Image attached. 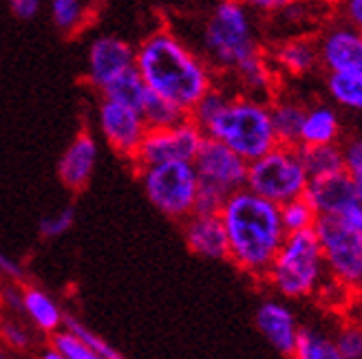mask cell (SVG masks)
<instances>
[{"label": "cell", "mask_w": 362, "mask_h": 359, "mask_svg": "<svg viewBox=\"0 0 362 359\" xmlns=\"http://www.w3.org/2000/svg\"><path fill=\"white\" fill-rule=\"evenodd\" d=\"M281 212V223L285 234H292V231H300V229H310L314 227L318 214L314 212V207L310 205V201L305 196H296L292 201H285L279 205Z\"/></svg>", "instance_id": "obj_29"}, {"label": "cell", "mask_w": 362, "mask_h": 359, "mask_svg": "<svg viewBox=\"0 0 362 359\" xmlns=\"http://www.w3.org/2000/svg\"><path fill=\"white\" fill-rule=\"evenodd\" d=\"M100 91L104 99H111V102L129 106V109L141 111L144 99L148 95V86L133 64L129 68H124L122 73H117L113 80H108Z\"/></svg>", "instance_id": "obj_22"}, {"label": "cell", "mask_w": 362, "mask_h": 359, "mask_svg": "<svg viewBox=\"0 0 362 359\" xmlns=\"http://www.w3.org/2000/svg\"><path fill=\"white\" fill-rule=\"evenodd\" d=\"M204 139V130L190 117L168 128H148L131 161L135 168L166 161H194Z\"/></svg>", "instance_id": "obj_10"}, {"label": "cell", "mask_w": 362, "mask_h": 359, "mask_svg": "<svg viewBox=\"0 0 362 359\" xmlns=\"http://www.w3.org/2000/svg\"><path fill=\"white\" fill-rule=\"evenodd\" d=\"M192 164L199 178L194 212H221L228 196L245 188L247 161L219 139L206 137Z\"/></svg>", "instance_id": "obj_7"}, {"label": "cell", "mask_w": 362, "mask_h": 359, "mask_svg": "<svg viewBox=\"0 0 362 359\" xmlns=\"http://www.w3.org/2000/svg\"><path fill=\"white\" fill-rule=\"evenodd\" d=\"M318 58L327 73H362V31L349 25L329 27L318 40Z\"/></svg>", "instance_id": "obj_12"}, {"label": "cell", "mask_w": 362, "mask_h": 359, "mask_svg": "<svg viewBox=\"0 0 362 359\" xmlns=\"http://www.w3.org/2000/svg\"><path fill=\"white\" fill-rule=\"evenodd\" d=\"M342 157H345V172L349 174L358 201L362 203V137H356L342 146Z\"/></svg>", "instance_id": "obj_35"}, {"label": "cell", "mask_w": 362, "mask_h": 359, "mask_svg": "<svg viewBox=\"0 0 362 359\" xmlns=\"http://www.w3.org/2000/svg\"><path fill=\"white\" fill-rule=\"evenodd\" d=\"M230 99H232V95L226 93L223 88L212 86L210 91L192 106V111H190L188 115H190V119L199 126V128L206 130L208 126H210V121L226 109V104H228ZM204 135H206V133H204Z\"/></svg>", "instance_id": "obj_30"}, {"label": "cell", "mask_w": 362, "mask_h": 359, "mask_svg": "<svg viewBox=\"0 0 362 359\" xmlns=\"http://www.w3.org/2000/svg\"><path fill=\"white\" fill-rule=\"evenodd\" d=\"M135 64V49L115 35H102L88 47L86 56V78L95 88H102L124 68Z\"/></svg>", "instance_id": "obj_14"}, {"label": "cell", "mask_w": 362, "mask_h": 359, "mask_svg": "<svg viewBox=\"0 0 362 359\" xmlns=\"http://www.w3.org/2000/svg\"><path fill=\"white\" fill-rule=\"evenodd\" d=\"M239 3H243L250 11L274 16V13H279L283 7H287L289 3H292V0H239Z\"/></svg>", "instance_id": "obj_39"}, {"label": "cell", "mask_w": 362, "mask_h": 359, "mask_svg": "<svg viewBox=\"0 0 362 359\" xmlns=\"http://www.w3.org/2000/svg\"><path fill=\"white\" fill-rule=\"evenodd\" d=\"M184 241L194 256L206 260H228V236L221 214L192 212L181 221Z\"/></svg>", "instance_id": "obj_13"}, {"label": "cell", "mask_w": 362, "mask_h": 359, "mask_svg": "<svg viewBox=\"0 0 362 359\" xmlns=\"http://www.w3.org/2000/svg\"><path fill=\"white\" fill-rule=\"evenodd\" d=\"M267 104H269V117L276 133V141L285 143V146H298L300 126L305 119L307 106L294 97H279Z\"/></svg>", "instance_id": "obj_21"}, {"label": "cell", "mask_w": 362, "mask_h": 359, "mask_svg": "<svg viewBox=\"0 0 362 359\" xmlns=\"http://www.w3.org/2000/svg\"><path fill=\"white\" fill-rule=\"evenodd\" d=\"M296 359H340L334 335L314 327H300L296 335L294 355Z\"/></svg>", "instance_id": "obj_25"}, {"label": "cell", "mask_w": 362, "mask_h": 359, "mask_svg": "<svg viewBox=\"0 0 362 359\" xmlns=\"http://www.w3.org/2000/svg\"><path fill=\"white\" fill-rule=\"evenodd\" d=\"M340 359H362V320H347L334 335Z\"/></svg>", "instance_id": "obj_31"}, {"label": "cell", "mask_w": 362, "mask_h": 359, "mask_svg": "<svg viewBox=\"0 0 362 359\" xmlns=\"http://www.w3.org/2000/svg\"><path fill=\"white\" fill-rule=\"evenodd\" d=\"M340 117L327 104H316L305 111L300 126L298 146H318V143H336L340 137Z\"/></svg>", "instance_id": "obj_20"}, {"label": "cell", "mask_w": 362, "mask_h": 359, "mask_svg": "<svg viewBox=\"0 0 362 359\" xmlns=\"http://www.w3.org/2000/svg\"><path fill=\"white\" fill-rule=\"evenodd\" d=\"M327 91L340 109L362 113V73H329Z\"/></svg>", "instance_id": "obj_27"}, {"label": "cell", "mask_w": 362, "mask_h": 359, "mask_svg": "<svg viewBox=\"0 0 362 359\" xmlns=\"http://www.w3.org/2000/svg\"><path fill=\"white\" fill-rule=\"evenodd\" d=\"M204 133L206 137L226 143L247 164L279 143L269 117V104L247 95L232 97Z\"/></svg>", "instance_id": "obj_6"}, {"label": "cell", "mask_w": 362, "mask_h": 359, "mask_svg": "<svg viewBox=\"0 0 362 359\" xmlns=\"http://www.w3.org/2000/svg\"><path fill=\"white\" fill-rule=\"evenodd\" d=\"M66 331H71L74 335H78L82 342L93 351L95 355H98V359H122V353L117 351V348H113L108 342H104V339L98 335V333H93L88 327H84L82 322H78L76 317H69V315H64V324H62Z\"/></svg>", "instance_id": "obj_32"}, {"label": "cell", "mask_w": 362, "mask_h": 359, "mask_svg": "<svg viewBox=\"0 0 362 359\" xmlns=\"http://www.w3.org/2000/svg\"><path fill=\"white\" fill-rule=\"evenodd\" d=\"M0 357H3V353H0Z\"/></svg>", "instance_id": "obj_43"}, {"label": "cell", "mask_w": 362, "mask_h": 359, "mask_svg": "<svg viewBox=\"0 0 362 359\" xmlns=\"http://www.w3.org/2000/svg\"><path fill=\"white\" fill-rule=\"evenodd\" d=\"M135 68L148 91L192 111L214 86L212 66L168 29H157L135 49Z\"/></svg>", "instance_id": "obj_1"}, {"label": "cell", "mask_w": 362, "mask_h": 359, "mask_svg": "<svg viewBox=\"0 0 362 359\" xmlns=\"http://www.w3.org/2000/svg\"><path fill=\"white\" fill-rule=\"evenodd\" d=\"M303 196L310 201L318 217H322V214H338L347 205L358 201L354 183L345 170L310 178Z\"/></svg>", "instance_id": "obj_17"}, {"label": "cell", "mask_w": 362, "mask_h": 359, "mask_svg": "<svg viewBox=\"0 0 362 359\" xmlns=\"http://www.w3.org/2000/svg\"><path fill=\"white\" fill-rule=\"evenodd\" d=\"M139 113L144 117L146 128H168V126H175V123L190 117L188 111H184L181 106H177L175 102L161 97L153 91H148Z\"/></svg>", "instance_id": "obj_26"}, {"label": "cell", "mask_w": 362, "mask_h": 359, "mask_svg": "<svg viewBox=\"0 0 362 359\" xmlns=\"http://www.w3.org/2000/svg\"><path fill=\"white\" fill-rule=\"evenodd\" d=\"M272 66L281 73H287L292 78L310 75L312 71L320 66L318 58V42L310 35H296V38L283 40L274 53H272Z\"/></svg>", "instance_id": "obj_18"}, {"label": "cell", "mask_w": 362, "mask_h": 359, "mask_svg": "<svg viewBox=\"0 0 362 359\" xmlns=\"http://www.w3.org/2000/svg\"><path fill=\"white\" fill-rule=\"evenodd\" d=\"M327 264L314 227L285 234L274 260H272L265 282L287 300L310 298L320 291L327 280Z\"/></svg>", "instance_id": "obj_3"}, {"label": "cell", "mask_w": 362, "mask_h": 359, "mask_svg": "<svg viewBox=\"0 0 362 359\" xmlns=\"http://www.w3.org/2000/svg\"><path fill=\"white\" fill-rule=\"evenodd\" d=\"M144 194L157 212L173 221H184L194 212L199 178L192 161H166L137 168Z\"/></svg>", "instance_id": "obj_8"}, {"label": "cell", "mask_w": 362, "mask_h": 359, "mask_svg": "<svg viewBox=\"0 0 362 359\" xmlns=\"http://www.w3.org/2000/svg\"><path fill=\"white\" fill-rule=\"evenodd\" d=\"M310 176L300 161L298 146L276 143L274 148L247 164L245 188L272 203H285L303 196Z\"/></svg>", "instance_id": "obj_9"}, {"label": "cell", "mask_w": 362, "mask_h": 359, "mask_svg": "<svg viewBox=\"0 0 362 359\" xmlns=\"http://www.w3.org/2000/svg\"><path fill=\"white\" fill-rule=\"evenodd\" d=\"M23 311L33 322V327H38L42 333H53L62 329L64 313L60 311L58 302L42 289H25L23 291Z\"/></svg>", "instance_id": "obj_23"}, {"label": "cell", "mask_w": 362, "mask_h": 359, "mask_svg": "<svg viewBox=\"0 0 362 359\" xmlns=\"http://www.w3.org/2000/svg\"><path fill=\"white\" fill-rule=\"evenodd\" d=\"M3 302L13 311H23V293H21V289H16V286L3 289Z\"/></svg>", "instance_id": "obj_41"}, {"label": "cell", "mask_w": 362, "mask_h": 359, "mask_svg": "<svg viewBox=\"0 0 362 359\" xmlns=\"http://www.w3.org/2000/svg\"><path fill=\"white\" fill-rule=\"evenodd\" d=\"M232 75L237 78L239 86L245 91L247 97H257L263 102H267L276 84V68L263 56V51L241 62L232 71Z\"/></svg>", "instance_id": "obj_19"}, {"label": "cell", "mask_w": 362, "mask_h": 359, "mask_svg": "<svg viewBox=\"0 0 362 359\" xmlns=\"http://www.w3.org/2000/svg\"><path fill=\"white\" fill-rule=\"evenodd\" d=\"M74 223H76V207L66 205V207L49 214V217H45L40 221V236L47 238V241L60 238V236L66 234L71 227H74Z\"/></svg>", "instance_id": "obj_34"}, {"label": "cell", "mask_w": 362, "mask_h": 359, "mask_svg": "<svg viewBox=\"0 0 362 359\" xmlns=\"http://www.w3.org/2000/svg\"><path fill=\"white\" fill-rule=\"evenodd\" d=\"M0 274L5 278H9L11 282H21L25 278V269L21 262H16L13 258L5 256L3 251H0Z\"/></svg>", "instance_id": "obj_40"}, {"label": "cell", "mask_w": 362, "mask_h": 359, "mask_svg": "<svg viewBox=\"0 0 362 359\" xmlns=\"http://www.w3.org/2000/svg\"><path fill=\"white\" fill-rule=\"evenodd\" d=\"M327 274L356 296H362V203L338 214H322L314 223Z\"/></svg>", "instance_id": "obj_4"}, {"label": "cell", "mask_w": 362, "mask_h": 359, "mask_svg": "<svg viewBox=\"0 0 362 359\" xmlns=\"http://www.w3.org/2000/svg\"><path fill=\"white\" fill-rule=\"evenodd\" d=\"M206 62L232 73L241 62L261 53L255 20L239 0H221L210 11L202 33Z\"/></svg>", "instance_id": "obj_5"}, {"label": "cell", "mask_w": 362, "mask_h": 359, "mask_svg": "<svg viewBox=\"0 0 362 359\" xmlns=\"http://www.w3.org/2000/svg\"><path fill=\"white\" fill-rule=\"evenodd\" d=\"M342 23L362 31V0H338Z\"/></svg>", "instance_id": "obj_37"}, {"label": "cell", "mask_w": 362, "mask_h": 359, "mask_svg": "<svg viewBox=\"0 0 362 359\" xmlns=\"http://www.w3.org/2000/svg\"><path fill=\"white\" fill-rule=\"evenodd\" d=\"M9 7L18 20H33L42 9V0H9Z\"/></svg>", "instance_id": "obj_38"}, {"label": "cell", "mask_w": 362, "mask_h": 359, "mask_svg": "<svg viewBox=\"0 0 362 359\" xmlns=\"http://www.w3.org/2000/svg\"><path fill=\"white\" fill-rule=\"evenodd\" d=\"M98 123H100L104 139L108 141V146L117 154L129 157V159H133V154L137 152V146L148 130L139 111L129 109V106L111 102V99H104V97L98 111Z\"/></svg>", "instance_id": "obj_11"}, {"label": "cell", "mask_w": 362, "mask_h": 359, "mask_svg": "<svg viewBox=\"0 0 362 359\" xmlns=\"http://www.w3.org/2000/svg\"><path fill=\"white\" fill-rule=\"evenodd\" d=\"M51 20L62 33H78L88 20H86V3L84 0H49Z\"/></svg>", "instance_id": "obj_28"}, {"label": "cell", "mask_w": 362, "mask_h": 359, "mask_svg": "<svg viewBox=\"0 0 362 359\" xmlns=\"http://www.w3.org/2000/svg\"><path fill=\"white\" fill-rule=\"evenodd\" d=\"M298 152L310 178L345 170V157H342V148L338 146V141L318 143V146H298Z\"/></svg>", "instance_id": "obj_24"}, {"label": "cell", "mask_w": 362, "mask_h": 359, "mask_svg": "<svg viewBox=\"0 0 362 359\" xmlns=\"http://www.w3.org/2000/svg\"><path fill=\"white\" fill-rule=\"evenodd\" d=\"M0 337L11 351H27L31 346V333L21 324V322L7 320L0 324Z\"/></svg>", "instance_id": "obj_36"}, {"label": "cell", "mask_w": 362, "mask_h": 359, "mask_svg": "<svg viewBox=\"0 0 362 359\" xmlns=\"http://www.w3.org/2000/svg\"><path fill=\"white\" fill-rule=\"evenodd\" d=\"M51 346L60 353L62 359H98V355L90 351L78 335L66 331L64 327L51 333Z\"/></svg>", "instance_id": "obj_33"}, {"label": "cell", "mask_w": 362, "mask_h": 359, "mask_svg": "<svg viewBox=\"0 0 362 359\" xmlns=\"http://www.w3.org/2000/svg\"><path fill=\"white\" fill-rule=\"evenodd\" d=\"M219 214L228 236V260L255 280H265L285 238L279 205L241 188L228 196Z\"/></svg>", "instance_id": "obj_2"}, {"label": "cell", "mask_w": 362, "mask_h": 359, "mask_svg": "<svg viewBox=\"0 0 362 359\" xmlns=\"http://www.w3.org/2000/svg\"><path fill=\"white\" fill-rule=\"evenodd\" d=\"M42 357H45V359H62V357H60V353H58L56 348H53V346L45 348V351H42Z\"/></svg>", "instance_id": "obj_42"}, {"label": "cell", "mask_w": 362, "mask_h": 359, "mask_svg": "<svg viewBox=\"0 0 362 359\" xmlns=\"http://www.w3.org/2000/svg\"><path fill=\"white\" fill-rule=\"evenodd\" d=\"M257 331L263 335L265 342L283 357H292L298 335V320L292 313V309L283 302L265 300L257 309L255 315Z\"/></svg>", "instance_id": "obj_15"}, {"label": "cell", "mask_w": 362, "mask_h": 359, "mask_svg": "<svg viewBox=\"0 0 362 359\" xmlns=\"http://www.w3.org/2000/svg\"><path fill=\"white\" fill-rule=\"evenodd\" d=\"M98 141L90 133H80L69 143L58 164V176L64 188L80 192L90 183L98 164Z\"/></svg>", "instance_id": "obj_16"}]
</instances>
